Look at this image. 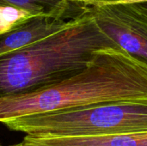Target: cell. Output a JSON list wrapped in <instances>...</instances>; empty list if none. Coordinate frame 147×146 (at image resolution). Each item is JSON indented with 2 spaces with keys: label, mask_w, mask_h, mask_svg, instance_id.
Here are the masks:
<instances>
[{
  "label": "cell",
  "mask_w": 147,
  "mask_h": 146,
  "mask_svg": "<svg viewBox=\"0 0 147 146\" xmlns=\"http://www.w3.org/2000/svg\"><path fill=\"white\" fill-rule=\"evenodd\" d=\"M147 98V65L124 50H99L80 73L34 92L0 98V123L108 102Z\"/></svg>",
  "instance_id": "obj_1"
},
{
  "label": "cell",
  "mask_w": 147,
  "mask_h": 146,
  "mask_svg": "<svg viewBox=\"0 0 147 146\" xmlns=\"http://www.w3.org/2000/svg\"><path fill=\"white\" fill-rule=\"evenodd\" d=\"M118 46L90 9L57 33L0 56V98L42 89L83 71L102 49Z\"/></svg>",
  "instance_id": "obj_2"
},
{
  "label": "cell",
  "mask_w": 147,
  "mask_h": 146,
  "mask_svg": "<svg viewBox=\"0 0 147 146\" xmlns=\"http://www.w3.org/2000/svg\"><path fill=\"white\" fill-rule=\"evenodd\" d=\"M9 130L31 138H77L147 133V98L9 120Z\"/></svg>",
  "instance_id": "obj_3"
},
{
  "label": "cell",
  "mask_w": 147,
  "mask_h": 146,
  "mask_svg": "<svg viewBox=\"0 0 147 146\" xmlns=\"http://www.w3.org/2000/svg\"><path fill=\"white\" fill-rule=\"evenodd\" d=\"M98 26L120 48L147 65V15L126 0H89Z\"/></svg>",
  "instance_id": "obj_4"
},
{
  "label": "cell",
  "mask_w": 147,
  "mask_h": 146,
  "mask_svg": "<svg viewBox=\"0 0 147 146\" xmlns=\"http://www.w3.org/2000/svg\"><path fill=\"white\" fill-rule=\"evenodd\" d=\"M68 22L43 15L28 17L0 34V56L25 48L57 33Z\"/></svg>",
  "instance_id": "obj_5"
},
{
  "label": "cell",
  "mask_w": 147,
  "mask_h": 146,
  "mask_svg": "<svg viewBox=\"0 0 147 146\" xmlns=\"http://www.w3.org/2000/svg\"><path fill=\"white\" fill-rule=\"evenodd\" d=\"M0 6L13 8L31 16L43 15L67 22L90 9L89 0H0Z\"/></svg>",
  "instance_id": "obj_6"
},
{
  "label": "cell",
  "mask_w": 147,
  "mask_h": 146,
  "mask_svg": "<svg viewBox=\"0 0 147 146\" xmlns=\"http://www.w3.org/2000/svg\"><path fill=\"white\" fill-rule=\"evenodd\" d=\"M30 146H147V133L77 138H31L22 141Z\"/></svg>",
  "instance_id": "obj_7"
},
{
  "label": "cell",
  "mask_w": 147,
  "mask_h": 146,
  "mask_svg": "<svg viewBox=\"0 0 147 146\" xmlns=\"http://www.w3.org/2000/svg\"><path fill=\"white\" fill-rule=\"evenodd\" d=\"M30 16V15L23 11L9 7L0 6V34L7 32Z\"/></svg>",
  "instance_id": "obj_8"
},
{
  "label": "cell",
  "mask_w": 147,
  "mask_h": 146,
  "mask_svg": "<svg viewBox=\"0 0 147 146\" xmlns=\"http://www.w3.org/2000/svg\"><path fill=\"white\" fill-rule=\"evenodd\" d=\"M134 3L139 9H140L145 14L147 15V2H140V3Z\"/></svg>",
  "instance_id": "obj_9"
},
{
  "label": "cell",
  "mask_w": 147,
  "mask_h": 146,
  "mask_svg": "<svg viewBox=\"0 0 147 146\" xmlns=\"http://www.w3.org/2000/svg\"><path fill=\"white\" fill-rule=\"evenodd\" d=\"M11 146H30V145H27L23 144L22 142H21V143H19V144H16V145H11Z\"/></svg>",
  "instance_id": "obj_10"
},
{
  "label": "cell",
  "mask_w": 147,
  "mask_h": 146,
  "mask_svg": "<svg viewBox=\"0 0 147 146\" xmlns=\"http://www.w3.org/2000/svg\"><path fill=\"white\" fill-rule=\"evenodd\" d=\"M0 146H1V145H0Z\"/></svg>",
  "instance_id": "obj_11"
}]
</instances>
